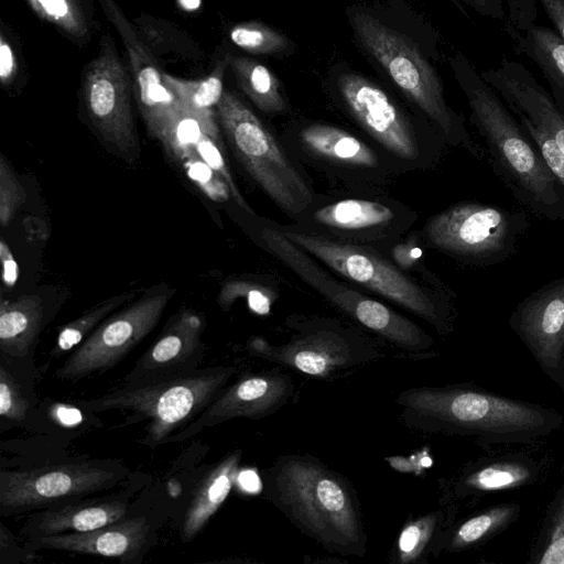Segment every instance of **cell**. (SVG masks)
I'll return each instance as SVG.
<instances>
[{
	"label": "cell",
	"mask_w": 564,
	"mask_h": 564,
	"mask_svg": "<svg viewBox=\"0 0 564 564\" xmlns=\"http://www.w3.org/2000/svg\"><path fill=\"white\" fill-rule=\"evenodd\" d=\"M509 326L545 376L564 391V276L519 302Z\"/></svg>",
	"instance_id": "e0dca14e"
},
{
	"label": "cell",
	"mask_w": 564,
	"mask_h": 564,
	"mask_svg": "<svg viewBox=\"0 0 564 564\" xmlns=\"http://www.w3.org/2000/svg\"><path fill=\"white\" fill-rule=\"evenodd\" d=\"M235 367L195 369L143 382L122 384L79 403L90 412L121 410L147 420L141 444L154 447L192 423L219 394Z\"/></svg>",
	"instance_id": "ba28073f"
},
{
	"label": "cell",
	"mask_w": 564,
	"mask_h": 564,
	"mask_svg": "<svg viewBox=\"0 0 564 564\" xmlns=\"http://www.w3.org/2000/svg\"><path fill=\"white\" fill-rule=\"evenodd\" d=\"M292 393V382L285 375L265 372L247 376L224 388L192 423L169 441H184L205 427L236 417L268 416L284 405Z\"/></svg>",
	"instance_id": "d6986e66"
},
{
	"label": "cell",
	"mask_w": 564,
	"mask_h": 564,
	"mask_svg": "<svg viewBox=\"0 0 564 564\" xmlns=\"http://www.w3.org/2000/svg\"><path fill=\"white\" fill-rule=\"evenodd\" d=\"M30 403L12 373L0 366V419L2 423L19 425L26 421Z\"/></svg>",
	"instance_id": "8d00e7d4"
},
{
	"label": "cell",
	"mask_w": 564,
	"mask_h": 564,
	"mask_svg": "<svg viewBox=\"0 0 564 564\" xmlns=\"http://www.w3.org/2000/svg\"><path fill=\"white\" fill-rule=\"evenodd\" d=\"M470 109V123L485 143L486 160L514 199L547 220L564 219V186L497 91L460 52L448 59Z\"/></svg>",
	"instance_id": "6da1fadb"
},
{
	"label": "cell",
	"mask_w": 564,
	"mask_h": 564,
	"mask_svg": "<svg viewBox=\"0 0 564 564\" xmlns=\"http://www.w3.org/2000/svg\"><path fill=\"white\" fill-rule=\"evenodd\" d=\"M335 84L343 110L402 173L427 172L441 163L448 144L424 116L412 115L360 74L343 73Z\"/></svg>",
	"instance_id": "52a82bcc"
},
{
	"label": "cell",
	"mask_w": 564,
	"mask_h": 564,
	"mask_svg": "<svg viewBox=\"0 0 564 564\" xmlns=\"http://www.w3.org/2000/svg\"><path fill=\"white\" fill-rule=\"evenodd\" d=\"M529 227L522 209L463 200L431 216L419 232L425 248L466 265L491 267L518 251Z\"/></svg>",
	"instance_id": "8fae6325"
},
{
	"label": "cell",
	"mask_w": 564,
	"mask_h": 564,
	"mask_svg": "<svg viewBox=\"0 0 564 564\" xmlns=\"http://www.w3.org/2000/svg\"><path fill=\"white\" fill-rule=\"evenodd\" d=\"M535 0H507L501 29L517 54L531 58L542 70L556 96L564 97V40L535 22Z\"/></svg>",
	"instance_id": "603a6c76"
},
{
	"label": "cell",
	"mask_w": 564,
	"mask_h": 564,
	"mask_svg": "<svg viewBox=\"0 0 564 564\" xmlns=\"http://www.w3.org/2000/svg\"><path fill=\"white\" fill-rule=\"evenodd\" d=\"M440 521V513L432 512L410 521L403 528L398 540V556L401 563H410L419 558Z\"/></svg>",
	"instance_id": "e575fe53"
},
{
	"label": "cell",
	"mask_w": 564,
	"mask_h": 564,
	"mask_svg": "<svg viewBox=\"0 0 564 564\" xmlns=\"http://www.w3.org/2000/svg\"><path fill=\"white\" fill-rule=\"evenodd\" d=\"M151 528L143 517L123 518L109 525L75 533L31 538L32 550L48 549L99 555L132 563L144 553L150 542Z\"/></svg>",
	"instance_id": "7402d4cb"
},
{
	"label": "cell",
	"mask_w": 564,
	"mask_h": 564,
	"mask_svg": "<svg viewBox=\"0 0 564 564\" xmlns=\"http://www.w3.org/2000/svg\"><path fill=\"white\" fill-rule=\"evenodd\" d=\"M419 215L384 188H333L316 193L285 227L329 240L384 251L412 230Z\"/></svg>",
	"instance_id": "30bf717a"
},
{
	"label": "cell",
	"mask_w": 564,
	"mask_h": 564,
	"mask_svg": "<svg viewBox=\"0 0 564 564\" xmlns=\"http://www.w3.org/2000/svg\"><path fill=\"white\" fill-rule=\"evenodd\" d=\"M541 469L538 459L524 453L481 458L465 468L454 491L466 498L519 488L534 482Z\"/></svg>",
	"instance_id": "cb8c5ba5"
},
{
	"label": "cell",
	"mask_w": 564,
	"mask_h": 564,
	"mask_svg": "<svg viewBox=\"0 0 564 564\" xmlns=\"http://www.w3.org/2000/svg\"><path fill=\"white\" fill-rule=\"evenodd\" d=\"M133 80L110 34L100 39L97 55L82 78V97L91 124L100 137L128 160L140 145L132 108Z\"/></svg>",
	"instance_id": "5bb4252c"
},
{
	"label": "cell",
	"mask_w": 564,
	"mask_h": 564,
	"mask_svg": "<svg viewBox=\"0 0 564 564\" xmlns=\"http://www.w3.org/2000/svg\"><path fill=\"white\" fill-rule=\"evenodd\" d=\"M228 63L239 88L262 112L281 115L288 110L276 76L260 62L228 55Z\"/></svg>",
	"instance_id": "83f0119b"
},
{
	"label": "cell",
	"mask_w": 564,
	"mask_h": 564,
	"mask_svg": "<svg viewBox=\"0 0 564 564\" xmlns=\"http://www.w3.org/2000/svg\"><path fill=\"white\" fill-rule=\"evenodd\" d=\"M479 73L517 116L546 132L564 154V113L522 64L502 57L497 67Z\"/></svg>",
	"instance_id": "44dd1931"
},
{
	"label": "cell",
	"mask_w": 564,
	"mask_h": 564,
	"mask_svg": "<svg viewBox=\"0 0 564 564\" xmlns=\"http://www.w3.org/2000/svg\"><path fill=\"white\" fill-rule=\"evenodd\" d=\"M204 329L205 318L200 313L180 310L120 383H138L198 369L204 356Z\"/></svg>",
	"instance_id": "ffe728a7"
},
{
	"label": "cell",
	"mask_w": 564,
	"mask_h": 564,
	"mask_svg": "<svg viewBox=\"0 0 564 564\" xmlns=\"http://www.w3.org/2000/svg\"><path fill=\"white\" fill-rule=\"evenodd\" d=\"M350 21L358 42L416 110L442 133L448 147L460 148L477 160L486 159L485 150L467 131L465 117L447 104L441 77L417 45L362 10H354Z\"/></svg>",
	"instance_id": "8992f818"
},
{
	"label": "cell",
	"mask_w": 564,
	"mask_h": 564,
	"mask_svg": "<svg viewBox=\"0 0 564 564\" xmlns=\"http://www.w3.org/2000/svg\"><path fill=\"white\" fill-rule=\"evenodd\" d=\"M0 257L2 261V281L8 288H12L18 279V265L12 257V253L4 242H0Z\"/></svg>",
	"instance_id": "7bdbcfd3"
},
{
	"label": "cell",
	"mask_w": 564,
	"mask_h": 564,
	"mask_svg": "<svg viewBox=\"0 0 564 564\" xmlns=\"http://www.w3.org/2000/svg\"><path fill=\"white\" fill-rule=\"evenodd\" d=\"M398 402L411 426L475 436L485 444L538 442L564 423L554 409L467 384L412 388Z\"/></svg>",
	"instance_id": "7a4b0ae2"
},
{
	"label": "cell",
	"mask_w": 564,
	"mask_h": 564,
	"mask_svg": "<svg viewBox=\"0 0 564 564\" xmlns=\"http://www.w3.org/2000/svg\"><path fill=\"white\" fill-rule=\"evenodd\" d=\"M26 200V193L10 161L0 154V223L8 226Z\"/></svg>",
	"instance_id": "74e56055"
},
{
	"label": "cell",
	"mask_w": 564,
	"mask_h": 564,
	"mask_svg": "<svg viewBox=\"0 0 564 564\" xmlns=\"http://www.w3.org/2000/svg\"><path fill=\"white\" fill-rule=\"evenodd\" d=\"M529 555L532 564H564V481L546 509Z\"/></svg>",
	"instance_id": "1f68e13d"
},
{
	"label": "cell",
	"mask_w": 564,
	"mask_h": 564,
	"mask_svg": "<svg viewBox=\"0 0 564 564\" xmlns=\"http://www.w3.org/2000/svg\"><path fill=\"white\" fill-rule=\"evenodd\" d=\"M272 484L273 501L303 532L330 551L365 554L358 502L341 477L313 458L288 456Z\"/></svg>",
	"instance_id": "3957f363"
},
{
	"label": "cell",
	"mask_w": 564,
	"mask_h": 564,
	"mask_svg": "<svg viewBox=\"0 0 564 564\" xmlns=\"http://www.w3.org/2000/svg\"><path fill=\"white\" fill-rule=\"evenodd\" d=\"M280 140L296 162L323 174L333 188H386L402 173L373 142L332 123L294 122Z\"/></svg>",
	"instance_id": "7c38bea8"
},
{
	"label": "cell",
	"mask_w": 564,
	"mask_h": 564,
	"mask_svg": "<svg viewBox=\"0 0 564 564\" xmlns=\"http://www.w3.org/2000/svg\"><path fill=\"white\" fill-rule=\"evenodd\" d=\"M127 512L128 503L120 499H77L32 516L28 529L31 538L87 532L115 523Z\"/></svg>",
	"instance_id": "d4e9b609"
},
{
	"label": "cell",
	"mask_w": 564,
	"mask_h": 564,
	"mask_svg": "<svg viewBox=\"0 0 564 564\" xmlns=\"http://www.w3.org/2000/svg\"><path fill=\"white\" fill-rule=\"evenodd\" d=\"M283 235L327 269L432 325L453 328L455 293L445 284L406 272L380 251L296 231L276 223Z\"/></svg>",
	"instance_id": "277c9868"
},
{
	"label": "cell",
	"mask_w": 564,
	"mask_h": 564,
	"mask_svg": "<svg viewBox=\"0 0 564 564\" xmlns=\"http://www.w3.org/2000/svg\"><path fill=\"white\" fill-rule=\"evenodd\" d=\"M35 12L73 37L88 34L87 21L77 0H28Z\"/></svg>",
	"instance_id": "836d02e7"
},
{
	"label": "cell",
	"mask_w": 564,
	"mask_h": 564,
	"mask_svg": "<svg viewBox=\"0 0 564 564\" xmlns=\"http://www.w3.org/2000/svg\"><path fill=\"white\" fill-rule=\"evenodd\" d=\"M241 452L235 451L221 459L196 488L181 530L184 542L194 539L227 499L239 473Z\"/></svg>",
	"instance_id": "484cf974"
},
{
	"label": "cell",
	"mask_w": 564,
	"mask_h": 564,
	"mask_svg": "<svg viewBox=\"0 0 564 564\" xmlns=\"http://www.w3.org/2000/svg\"><path fill=\"white\" fill-rule=\"evenodd\" d=\"M142 290L127 291L91 306L77 318L65 324L58 332L56 344L51 351L53 358L59 357L77 347L118 307L131 302Z\"/></svg>",
	"instance_id": "4dcf8cb0"
},
{
	"label": "cell",
	"mask_w": 564,
	"mask_h": 564,
	"mask_svg": "<svg viewBox=\"0 0 564 564\" xmlns=\"http://www.w3.org/2000/svg\"><path fill=\"white\" fill-rule=\"evenodd\" d=\"M557 34L564 40V0H539Z\"/></svg>",
	"instance_id": "ee69618b"
},
{
	"label": "cell",
	"mask_w": 564,
	"mask_h": 564,
	"mask_svg": "<svg viewBox=\"0 0 564 564\" xmlns=\"http://www.w3.org/2000/svg\"><path fill=\"white\" fill-rule=\"evenodd\" d=\"M113 466L69 463L28 470H1L0 512L12 516L46 509L108 489L121 479Z\"/></svg>",
	"instance_id": "2e32d148"
},
{
	"label": "cell",
	"mask_w": 564,
	"mask_h": 564,
	"mask_svg": "<svg viewBox=\"0 0 564 564\" xmlns=\"http://www.w3.org/2000/svg\"><path fill=\"white\" fill-rule=\"evenodd\" d=\"M420 243H422L420 232L411 230L388 249L380 252L406 272L421 275L436 283H444L424 264L422 260V249L419 246Z\"/></svg>",
	"instance_id": "d590c367"
},
{
	"label": "cell",
	"mask_w": 564,
	"mask_h": 564,
	"mask_svg": "<svg viewBox=\"0 0 564 564\" xmlns=\"http://www.w3.org/2000/svg\"><path fill=\"white\" fill-rule=\"evenodd\" d=\"M18 70L15 54L9 41L1 35L0 39V79L3 85H9Z\"/></svg>",
	"instance_id": "b9f144b4"
},
{
	"label": "cell",
	"mask_w": 564,
	"mask_h": 564,
	"mask_svg": "<svg viewBox=\"0 0 564 564\" xmlns=\"http://www.w3.org/2000/svg\"><path fill=\"white\" fill-rule=\"evenodd\" d=\"M270 293L261 291L259 285L245 281H230L226 283L218 296V303L224 310H229L236 297L247 296L249 306L259 314L270 311Z\"/></svg>",
	"instance_id": "ab89813d"
},
{
	"label": "cell",
	"mask_w": 564,
	"mask_h": 564,
	"mask_svg": "<svg viewBox=\"0 0 564 564\" xmlns=\"http://www.w3.org/2000/svg\"><path fill=\"white\" fill-rule=\"evenodd\" d=\"M520 124L528 137L535 143L551 172L564 186V154L554 140L525 117L518 115Z\"/></svg>",
	"instance_id": "f35d334b"
},
{
	"label": "cell",
	"mask_w": 564,
	"mask_h": 564,
	"mask_svg": "<svg viewBox=\"0 0 564 564\" xmlns=\"http://www.w3.org/2000/svg\"><path fill=\"white\" fill-rule=\"evenodd\" d=\"M126 47L133 80L134 97L149 133L156 140L172 119L180 102L166 87L163 73L145 44L141 42L116 0H99Z\"/></svg>",
	"instance_id": "ac0fdd59"
},
{
	"label": "cell",
	"mask_w": 564,
	"mask_h": 564,
	"mask_svg": "<svg viewBox=\"0 0 564 564\" xmlns=\"http://www.w3.org/2000/svg\"><path fill=\"white\" fill-rule=\"evenodd\" d=\"M44 307L37 295L1 300L0 349L12 358L26 357L42 330Z\"/></svg>",
	"instance_id": "4316f807"
},
{
	"label": "cell",
	"mask_w": 564,
	"mask_h": 564,
	"mask_svg": "<svg viewBox=\"0 0 564 564\" xmlns=\"http://www.w3.org/2000/svg\"><path fill=\"white\" fill-rule=\"evenodd\" d=\"M175 292L167 286L150 291L109 315L73 349L56 378L77 381L115 367L155 328Z\"/></svg>",
	"instance_id": "9a60e30c"
},
{
	"label": "cell",
	"mask_w": 564,
	"mask_h": 564,
	"mask_svg": "<svg viewBox=\"0 0 564 564\" xmlns=\"http://www.w3.org/2000/svg\"><path fill=\"white\" fill-rule=\"evenodd\" d=\"M481 18L502 21L507 14V0H458Z\"/></svg>",
	"instance_id": "60d3db41"
},
{
	"label": "cell",
	"mask_w": 564,
	"mask_h": 564,
	"mask_svg": "<svg viewBox=\"0 0 564 564\" xmlns=\"http://www.w3.org/2000/svg\"><path fill=\"white\" fill-rule=\"evenodd\" d=\"M229 37L236 46L252 54L278 56L294 50L288 36L259 21L236 24Z\"/></svg>",
	"instance_id": "d6a6232c"
},
{
	"label": "cell",
	"mask_w": 564,
	"mask_h": 564,
	"mask_svg": "<svg viewBox=\"0 0 564 564\" xmlns=\"http://www.w3.org/2000/svg\"><path fill=\"white\" fill-rule=\"evenodd\" d=\"M216 115L231 151L248 175L291 221L296 219L316 194L306 170L232 91H224Z\"/></svg>",
	"instance_id": "9c48e42d"
},
{
	"label": "cell",
	"mask_w": 564,
	"mask_h": 564,
	"mask_svg": "<svg viewBox=\"0 0 564 564\" xmlns=\"http://www.w3.org/2000/svg\"><path fill=\"white\" fill-rule=\"evenodd\" d=\"M285 325L291 332L288 341L272 345L262 337H252L247 344L250 354L318 378H328L379 355L359 329L336 318L293 315Z\"/></svg>",
	"instance_id": "4fadbf2b"
},
{
	"label": "cell",
	"mask_w": 564,
	"mask_h": 564,
	"mask_svg": "<svg viewBox=\"0 0 564 564\" xmlns=\"http://www.w3.org/2000/svg\"><path fill=\"white\" fill-rule=\"evenodd\" d=\"M247 477V482H243V487L252 491L258 487V477L254 474L249 473L248 475H245Z\"/></svg>",
	"instance_id": "f6af8a7d"
},
{
	"label": "cell",
	"mask_w": 564,
	"mask_h": 564,
	"mask_svg": "<svg viewBox=\"0 0 564 564\" xmlns=\"http://www.w3.org/2000/svg\"><path fill=\"white\" fill-rule=\"evenodd\" d=\"M228 55L220 59L213 72L198 80L181 79L163 73L166 87L187 110L199 116H216V106L224 94V74Z\"/></svg>",
	"instance_id": "f546056e"
},
{
	"label": "cell",
	"mask_w": 564,
	"mask_h": 564,
	"mask_svg": "<svg viewBox=\"0 0 564 564\" xmlns=\"http://www.w3.org/2000/svg\"><path fill=\"white\" fill-rule=\"evenodd\" d=\"M520 509L517 502H503L471 516L453 530L447 549L465 550L495 538L519 518Z\"/></svg>",
	"instance_id": "f1b7e54d"
},
{
	"label": "cell",
	"mask_w": 564,
	"mask_h": 564,
	"mask_svg": "<svg viewBox=\"0 0 564 564\" xmlns=\"http://www.w3.org/2000/svg\"><path fill=\"white\" fill-rule=\"evenodd\" d=\"M246 216L253 241L339 312L404 351L420 354L434 345L433 338L417 324L360 286L334 275L327 267L286 238L274 220L257 214L246 213Z\"/></svg>",
	"instance_id": "5b68a950"
}]
</instances>
